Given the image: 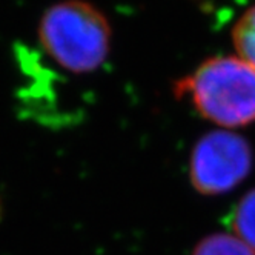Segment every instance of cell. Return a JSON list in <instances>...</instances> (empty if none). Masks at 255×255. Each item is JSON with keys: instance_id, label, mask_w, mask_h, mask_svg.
Here are the masks:
<instances>
[{"instance_id": "1", "label": "cell", "mask_w": 255, "mask_h": 255, "mask_svg": "<svg viewBox=\"0 0 255 255\" xmlns=\"http://www.w3.org/2000/svg\"><path fill=\"white\" fill-rule=\"evenodd\" d=\"M174 93L218 126L240 128L255 122V69L240 57L208 59L178 80Z\"/></svg>"}, {"instance_id": "3", "label": "cell", "mask_w": 255, "mask_h": 255, "mask_svg": "<svg viewBox=\"0 0 255 255\" xmlns=\"http://www.w3.org/2000/svg\"><path fill=\"white\" fill-rule=\"evenodd\" d=\"M252 168L246 138L231 131H214L197 141L189 160V178L197 192L220 195L239 186Z\"/></svg>"}, {"instance_id": "4", "label": "cell", "mask_w": 255, "mask_h": 255, "mask_svg": "<svg viewBox=\"0 0 255 255\" xmlns=\"http://www.w3.org/2000/svg\"><path fill=\"white\" fill-rule=\"evenodd\" d=\"M234 235L255 249V189L248 192L229 217Z\"/></svg>"}, {"instance_id": "6", "label": "cell", "mask_w": 255, "mask_h": 255, "mask_svg": "<svg viewBox=\"0 0 255 255\" xmlns=\"http://www.w3.org/2000/svg\"><path fill=\"white\" fill-rule=\"evenodd\" d=\"M232 40L239 57L255 69V5L235 23Z\"/></svg>"}, {"instance_id": "2", "label": "cell", "mask_w": 255, "mask_h": 255, "mask_svg": "<svg viewBox=\"0 0 255 255\" xmlns=\"http://www.w3.org/2000/svg\"><path fill=\"white\" fill-rule=\"evenodd\" d=\"M39 39L48 56L63 69L86 74L105 63L111 45V26L94 5L65 0L45 11Z\"/></svg>"}, {"instance_id": "5", "label": "cell", "mask_w": 255, "mask_h": 255, "mask_svg": "<svg viewBox=\"0 0 255 255\" xmlns=\"http://www.w3.org/2000/svg\"><path fill=\"white\" fill-rule=\"evenodd\" d=\"M192 255H255V249L231 234H212L200 242Z\"/></svg>"}]
</instances>
